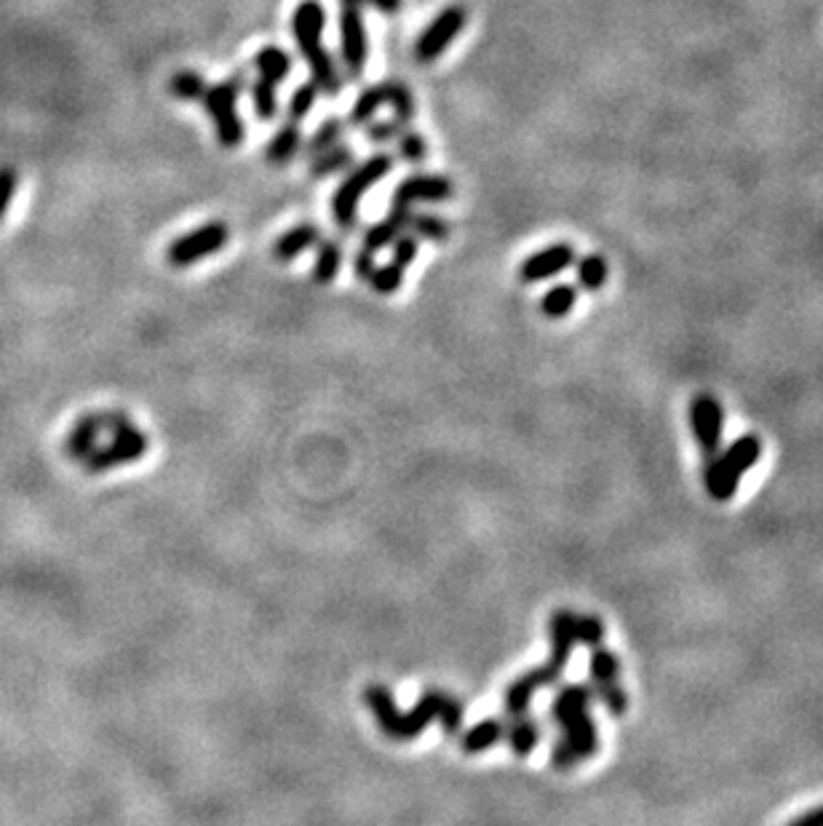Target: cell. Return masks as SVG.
Returning <instances> with one entry per match:
<instances>
[{"label": "cell", "instance_id": "cell-40", "mask_svg": "<svg viewBox=\"0 0 823 826\" xmlns=\"http://www.w3.org/2000/svg\"><path fill=\"white\" fill-rule=\"evenodd\" d=\"M404 129H407V126L399 124V121H396V118H390V121H370V124H366V137H370L375 145H385V142H390V139L399 137V134L404 132Z\"/></svg>", "mask_w": 823, "mask_h": 826}, {"label": "cell", "instance_id": "cell-24", "mask_svg": "<svg viewBox=\"0 0 823 826\" xmlns=\"http://www.w3.org/2000/svg\"><path fill=\"white\" fill-rule=\"evenodd\" d=\"M353 161H356L353 150H350L346 142H337V145H332L329 150H324V153L313 155L311 177H313V179L332 177V174L346 172V168L353 166Z\"/></svg>", "mask_w": 823, "mask_h": 826}, {"label": "cell", "instance_id": "cell-6", "mask_svg": "<svg viewBox=\"0 0 823 826\" xmlns=\"http://www.w3.org/2000/svg\"><path fill=\"white\" fill-rule=\"evenodd\" d=\"M244 86H247V75L236 73L217 86H209L201 100L203 110L214 124V134H217L220 145L225 150L241 148L244 137H247L244 121L238 115V97H241Z\"/></svg>", "mask_w": 823, "mask_h": 826}, {"label": "cell", "instance_id": "cell-21", "mask_svg": "<svg viewBox=\"0 0 823 826\" xmlns=\"http://www.w3.org/2000/svg\"><path fill=\"white\" fill-rule=\"evenodd\" d=\"M506 738V719L487 717L482 723H476L469 733L463 736V752L465 754H482L487 749H492L495 743H500Z\"/></svg>", "mask_w": 823, "mask_h": 826}, {"label": "cell", "instance_id": "cell-28", "mask_svg": "<svg viewBox=\"0 0 823 826\" xmlns=\"http://www.w3.org/2000/svg\"><path fill=\"white\" fill-rule=\"evenodd\" d=\"M575 302H577V289L572 287V284H557V287H551L546 295H543L540 311H543V316L557 322V318L568 316L572 308H575Z\"/></svg>", "mask_w": 823, "mask_h": 826}, {"label": "cell", "instance_id": "cell-34", "mask_svg": "<svg viewBox=\"0 0 823 826\" xmlns=\"http://www.w3.org/2000/svg\"><path fill=\"white\" fill-rule=\"evenodd\" d=\"M366 284H370L372 289H375L377 295H394L399 292L401 284H404V267L388 263V265H377L375 271H372V276L366 278Z\"/></svg>", "mask_w": 823, "mask_h": 826}, {"label": "cell", "instance_id": "cell-43", "mask_svg": "<svg viewBox=\"0 0 823 826\" xmlns=\"http://www.w3.org/2000/svg\"><path fill=\"white\" fill-rule=\"evenodd\" d=\"M786 826H823V805L810 808V811L799 813L797 818H791Z\"/></svg>", "mask_w": 823, "mask_h": 826}, {"label": "cell", "instance_id": "cell-14", "mask_svg": "<svg viewBox=\"0 0 823 826\" xmlns=\"http://www.w3.org/2000/svg\"><path fill=\"white\" fill-rule=\"evenodd\" d=\"M102 434H108V412L84 415L70 430L67 439H64V455L84 463L99 447V436Z\"/></svg>", "mask_w": 823, "mask_h": 826}, {"label": "cell", "instance_id": "cell-30", "mask_svg": "<svg viewBox=\"0 0 823 826\" xmlns=\"http://www.w3.org/2000/svg\"><path fill=\"white\" fill-rule=\"evenodd\" d=\"M342 134H346V124H342L340 118H326L324 124H321L319 129L313 132V137L308 139V142H302V153L311 155L313 159V155L329 150L332 145L342 142Z\"/></svg>", "mask_w": 823, "mask_h": 826}, {"label": "cell", "instance_id": "cell-2", "mask_svg": "<svg viewBox=\"0 0 823 826\" xmlns=\"http://www.w3.org/2000/svg\"><path fill=\"white\" fill-rule=\"evenodd\" d=\"M594 701L597 698H594L591 685H559L551 709H548L551 723L559 730L557 741L551 747L553 771H575L581 762L591 760L599 752V730L591 717Z\"/></svg>", "mask_w": 823, "mask_h": 826}, {"label": "cell", "instance_id": "cell-27", "mask_svg": "<svg viewBox=\"0 0 823 826\" xmlns=\"http://www.w3.org/2000/svg\"><path fill=\"white\" fill-rule=\"evenodd\" d=\"M207 78L196 70H179L169 78V95H174L183 102H201L207 95Z\"/></svg>", "mask_w": 823, "mask_h": 826}, {"label": "cell", "instance_id": "cell-26", "mask_svg": "<svg viewBox=\"0 0 823 826\" xmlns=\"http://www.w3.org/2000/svg\"><path fill=\"white\" fill-rule=\"evenodd\" d=\"M381 108H385V84L383 80L375 86H366V89L361 91L359 100H356L353 110H350V115H348V126H366L372 118H375V113Z\"/></svg>", "mask_w": 823, "mask_h": 826}, {"label": "cell", "instance_id": "cell-38", "mask_svg": "<svg viewBox=\"0 0 823 826\" xmlns=\"http://www.w3.org/2000/svg\"><path fill=\"white\" fill-rule=\"evenodd\" d=\"M16 185H20V174L14 166H0V220L9 214L11 201L16 196Z\"/></svg>", "mask_w": 823, "mask_h": 826}, {"label": "cell", "instance_id": "cell-22", "mask_svg": "<svg viewBox=\"0 0 823 826\" xmlns=\"http://www.w3.org/2000/svg\"><path fill=\"white\" fill-rule=\"evenodd\" d=\"M588 674H591V688H607V685L621 683V659L610 648H594L588 659Z\"/></svg>", "mask_w": 823, "mask_h": 826}, {"label": "cell", "instance_id": "cell-16", "mask_svg": "<svg viewBox=\"0 0 823 826\" xmlns=\"http://www.w3.org/2000/svg\"><path fill=\"white\" fill-rule=\"evenodd\" d=\"M410 217H412V206H390L388 217H383L381 223L366 228L364 249H370V252H381V249L388 247V243H394L401 233H407V228H410Z\"/></svg>", "mask_w": 823, "mask_h": 826}, {"label": "cell", "instance_id": "cell-33", "mask_svg": "<svg viewBox=\"0 0 823 826\" xmlns=\"http://www.w3.org/2000/svg\"><path fill=\"white\" fill-rule=\"evenodd\" d=\"M316 100H319V86L313 84V80H305L302 86H297L289 104H286V121H297V124H300V121L311 113Z\"/></svg>", "mask_w": 823, "mask_h": 826}, {"label": "cell", "instance_id": "cell-39", "mask_svg": "<svg viewBox=\"0 0 823 826\" xmlns=\"http://www.w3.org/2000/svg\"><path fill=\"white\" fill-rule=\"evenodd\" d=\"M390 247H394V258H390V263L394 265L410 267L414 263V258H417V238H414L412 233H401Z\"/></svg>", "mask_w": 823, "mask_h": 826}, {"label": "cell", "instance_id": "cell-31", "mask_svg": "<svg viewBox=\"0 0 823 826\" xmlns=\"http://www.w3.org/2000/svg\"><path fill=\"white\" fill-rule=\"evenodd\" d=\"M607 276H610V265H607L602 254H586V258H581V263H577V284H581L583 289H588V292L602 289L607 284Z\"/></svg>", "mask_w": 823, "mask_h": 826}, {"label": "cell", "instance_id": "cell-4", "mask_svg": "<svg viewBox=\"0 0 823 826\" xmlns=\"http://www.w3.org/2000/svg\"><path fill=\"white\" fill-rule=\"evenodd\" d=\"M762 455V439L757 434H744L727 447L720 450L714 458L706 461L703 468V487L711 498L725 503L738 492L740 479L755 468Z\"/></svg>", "mask_w": 823, "mask_h": 826}, {"label": "cell", "instance_id": "cell-32", "mask_svg": "<svg viewBox=\"0 0 823 826\" xmlns=\"http://www.w3.org/2000/svg\"><path fill=\"white\" fill-rule=\"evenodd\" d=\"M252 104L254 113L260 115L262 121H273L278 113V86H273L271 80L257 78L252 80Z\"/></svg>", "mask_w": 823, "mask_h": 826}, {"label": "cell", "instance_id": "cell-35", "mask_svg": "<svg viewBox=\"0 0 823 826\" xmlns=\"http://www.w3.org/2000/svg\"><path fill=\"white\" fill-rule=\"evenodd\" d=\"M604 621L599 618V615H577V644H583V648L594 650V648H602L604 644Z\"/></svg>", "mask_w": 823, "mask_h": 826}, {"label": "cell", "instance_id": "cell-18", "mask_svg": "<svg viewBox=\"0 0 823 826\" xmlns=\"http://www.w3.org/2000/svg\"><path fill=\"white\" fill-rule=\"evenodd\" d=\"M540 736H543L540 719H535L529 712L516 714V717H511V723H506L508 747H511V752L516 754V758H527V754H533L535 747L540 743Z\"/></svg>", "mask_w": 823, "mask_h": 826}, {"label": "cell", "instance_id": "cell-13", "mask_svg": "<svg viewBox=\"0 0 823 826\" xmlns=\"http://www.w3.org/2000/svg\"><path fill=\"white\" fill-rule=\"evenodd\" d=\"M575 263V249L570 243H551V247L540 249V252L529 254L519 267V278L524 284H538L548 281V278L559 276L562 271Z\"/></svg>", "mask_w": 823, "mask_h": 826}, {"label": "cell", "instance_id": "cell-29", "mask_svg": "<svg viewBox=\"0 0 823 826\" xmlns=\"http://www.w3.org/2000/svg\"><path fill=\"white\" fill-rule=\"evenodd\" d=\"M407 233H412L414 238H425V241H447L452 228H449L447 220L439 217V214L412 212L410 228H407Z\"/></svg>", "mask_w": 823, "mask_h": 826}, {"label": "cell", "instance_id": "cell-9", "mask_svg": "<svg viewBox=\"0 0 823 826\" xmlns=\"http://www.w3.org/2000/svg\"><path fill=\"white\" fill-rule=\"evenodd\" d=\"M230 238V228L220 220L207 225H198L196 230L183 233L166 247V263L172 267H188L201 263V260L217 254Z\"/></svg>", "mask_w": 823, "mask_h": 826}, {"label": "cell", "instance_id": "cell-7", "mask_svg": "<svg viewBox=\"0 0 823 826\" xmlns=\"http://www.w3.org/2000/svg\"><path fill=\"white\" fill-rule=\"evenodd\" d=\"M110 445L97 447L84 461V468L89 474H102V471L119 468L124 463H134L148 452V436L142 434L124 412H110Z\"/></svg>", "mask_w": 823, "mask_h": 826}, {"label": "cell", "instance_id": "cell-20", "mask_svg": "<svg viewBox=\"0 0 823 826\" xmlns=\"http://www.w3.org/2000/svg\"><path fill=\"white\" fill-rule=\"evenodd\" d=\"M252 65L257 70V78L271 80L273 86H282L291 73V57L278 46H265L254 54Z\"/></svg>", "mask_w": 823, "mask_h": 826}, {"label": "cell", "instance_id": "cell-3", "mask_svg": "<svg viewBox=\"0 0 823 826\" xmlns=\"http://www.w3.org/2000/svg\"><path fill=\"white\" fill-rule=\"evenodd\" d=\"M324 27H326V11L321 0H300L291 16V33H295L297 51L302 54L305 65L311 67L313 84L324 95H340L342 75L332 60L329 49L324 46Z\"/></svg>", "mask_w": 823, "mask_h": 826}, {"label": "cell", "instance_id": "cell-25", "mask_svg": "<svg viewBox=\"0 0 823 826\" xmlns=\"http://www.w3.org/2000/svg\"><path fill=\"white\" fill-rule=\"evenodd\" d=\"M383 84H385V104L394 110V118L399 121V124L410 126L414 118V97H412L410 86L401 84V80H396V78L383 80Z\"/></svg>", "mask_w": 823, "mask_h": 826}, {"label": "cell", "instance_id": "cell-42", "mask_svg": "<svg viewBox=\"0 0 823 826\" xmlns=\"http://www.w3.org/2000/svg\"><path fill=\"white\" fill-rule=\"evenodd\" d=\"M375 267H377L375 265V252H370V249L361 247V252L356 254V276H359V281H366Z\"/></svg>", "mask_w": 823, "mask_h": 826}, {"label": "cell", "instance_id": "cell-15", "mask_svg": "<svg viewBox=\"0 0 823 826\" xmlns=\"http://www.w3.org/2000/svg\"><path fill=\"white\" fill-rule=\"evenodd\" d=\"M548 637H551V655L548 661L557 668H568L572 650L577 648V613L572 610H557L548 624Z\"/></svg>", "mask_w": 823, "mask_h": 826}, {"label": "cell", "instance_id": "cell-37", "mask_svg": "<svg viewBox=\"0 0 823 826\" xmlns=\"http://www.w3.org/2000/svg\"><path fill=\"white\" fill-rule=\"evenodd\" d=\"M594 698L604 703V709L612 714V717H623V714L628 712V693L621 683L607 685V688H597L594 690Z\"/></svg>", "mask_w": 823, "mask_h": 826}, {"label": "cell", "instance_id": "cell-19", "mask_svg": "<svg viewBox=\"0 0 823 826\" xmlns=\"http://www.w3.org/2000/svg\"><path fill=\"white\" fill-rule=\"evenodd\" d=\"M302 150V132L297 121H286V124L273 134V139L265 148V161L273 166H284L295 159Z\"/></svg>", "mask_w": 823, "mask_h": 826}, {"label": "cell", "instance_id": "cell-36", "mask_svg": "<svg viewBox=\"0 0 823 826\" xmlns=\"http://www.w3.org/2000/svg\"><path fill=\"white\" fill-rule=\"evenodd\" d=\"M396 142H399V155L407 164H423L428 159V142H425L423 134L404 129L396 137Z\"/></svg>", "mask_w": 823, "mask_h": 826}, {"label": "cell", "instance_id": "cell-12", "mask_svg": "<svg viewBox=\"0 0 823 826\" xmlns=\"http://www.w3.org/2000/svg\"><path fill=\"white\" fill-rule=\"evenodd\" d=\"M454 196V185L441 174H412L396 185L390 206H414V203H439Z\"/></svg>", "mask_w": 823, "mask_h": 826}, {"label": "cell", "instance_id": "cell-11", "mask_svg": "<svg viewBox=\"0 0 823 826\" xmlns=\"http://www.w3.org/2000/svg\"><path fill=\"white\" fill-rule=\"evenodd\" d=\"M340 54L350 78H359L370 60V35L359 5H340Z\"/></svg>", "mask_w": 823, "mask_h": 826}, {"label": "cell", "instance_id": "cell-5", "mask_svg": "<svg viewBox=\"0 0 823 826\" xmlns=\"http://www.w3.org/2000/svg\"><path fill=\"white\" fill-rule=\"evenodd\" d=\"M390 168H394V155L388 153H377L372 155V159L361 161V164L350 166L346 179L337 185L335 196H332V217H335L337 228L342 233H350L356 228L361 199H364V193H370L372 185H377L383 177H388Z\"/></svg>", "mask_w": 823, "mask_h": 826}, {"label": "cell", "instance_id": "cell-41", "mask_svg": "<svg viewBox=\"0 0 823 826\" xmlns=\"http://www.w3.org/2000/svg\"><path fill=\"white\" fill-rule=\"evenodd\" d=\"M364 3L372 5V9L383 11V14H388V16L399 14L401 11V0H340V5H359V9Z\"/></svg>", "mask_w": 823, "mask_h": 826}, {"label": "cell", "instance_id": "cell-8", "mask_svg": "<svg viewBox=\"0 0 823 826\" xmlns=\"http://www.w3.org/2000/svg\"><path fill=\"white\" fill-rule=\"evenodd\" d=\"M465 22H469V11L463 5L452 3L447 9H441L428 25L423 27V33L414 40V60L420 65H434L436 60L454 43L460 33H463Z\"/></svg>", "mask_w": 823, "mask_h": 826}, {"label": "cell", "instance_id": "cell-17", "mask_svg": "<svg viewBox=\"0 0 823 826\" xmlns=\"http://www.w3.org/2000/svg\"><path fill=\"white\" fill-rule=\"evenodd\" d=\"M321 241V230L313 223L295 225L291 230H286L284 236L276 238L273 243V260L276 263H291V260L300 258L302 252H308L311 247H316Z\"/></svg>", "mask_w": 823, "mask_h": 826}, {"label": "cell", "instance_id": "cell-23", "mask_svg": "<svg viewBox=\"0 0 823 826\" xmlns=\"http://www.w3.org/2000/svg\"><path fill=\"white\" fill-rule=\"evenodd\" d=\"M316 263H313V281L332 284L342 267V247L337 238H321L316 243Z\"/></svg>", "mask_w": 823, "mask_h": 826}, {"label": "cell", "instance_id": "cell-10", "mask_svg": "<svg viewBox=\"0 0 823 826\" xmlns=\"http://www.w3.org/2000/svg\"><path fill=\"white\" fill-rule=\"evenodd\" d=\"M690 428L696 436L703 458H714L722 450V430H725V412L714 393H698L690 401Z\"/></svg>", "mask_w": 823, "mask_h": 826}, {"label": "cell", "instance_id": "cell-1", "mask_svg": "<svg viewBox=\"0 0 823 826\" xmlns=\"http://www.w3.org/2000/svg\"><path fill=\"white\" fill-rule=\"evenodd\" d=\"M364 703L375 714L381 733L390 741H414L425 727L441 725L444 736H458L463 727V703L444 690H425L410 712L396 706V698L385 685H370L364 690Z\"/></svg>", "mask_w": 823, "mask_h": 826}]
</instances>
